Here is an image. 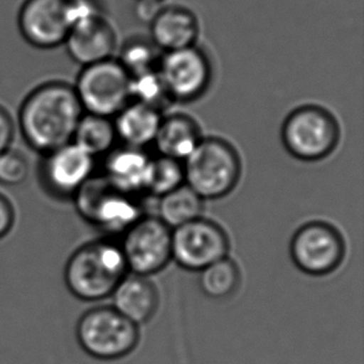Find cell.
I'll return each instance as SVG.
<instances>
[{"instance_id": "12", "label": "cell", "mask_w": 364, "mask_h": 364, "mask_svg": "<svg viewBox=\"0 0 364 364\" xmlns=\"http://www.w3.org/2000/svg\"><path fill=\"white\" fill-rule=\"evenodd\" d=\"M96 158L74 142L44 154L40 179L46 192L58 198H73L94 176Z\"/></svg>"}, {"instance_id": "17", "label": "cell", "mask_w": 364, "mask_h": 364, "mask_svg": "<svg viewBox=\"0 0 364 364\" xmlns=\"http://www.w3.org/2000/svg\"><path fill=\"white\" fill-rule=\"evenodd\" d=\"M149 159L141 148L112 149L106 154L104 177L119 191L138 196L144 192Z\"/></svg>"}, {"instance_id": "2", "label": "cell", "mask_w": 364, "mask_h": 364, "mask_svg": "<svg viewBox=\"0 0 364 364\" xmlns=\"http://www.w3.org/2000/svg\"><path fill=\"white\" fill-rule=\"evenodd\" d=\"M127 272L119 244L104 239L87 242L75 251L65 266L64 279L76 299L95 302L112 295Z\"/></svg>"}, {"instance_id": "1", "label": "cell", "mask_w": 364, "mask_h": 364, "mask_svg": "<svg viewBox=\"0 0 364 364\" xmlns=\"http://www.w3.org/2000/svg\"><path fill=\"white\" fill-rule=\"evenodd\" d=\"M74 86L51 81L33 90L19 109V127L25 142L41 154L73 142L84 114Z\"/></svg>"}, {"instance_id": "26", "label": "cell", "mask_w": 364, "mask_h": 364, "mask_svg": "<svg viewBox=\"0 0 364 364\" xmlns=\"http://www.w3.org/2000/svg\"><path fill=\"white\" fill-rule=\"evenodd\" d=\"M29 174V164L26 158L9 148L0 154V184L14 187L24 183Z\"/></svg>"}, {"instance_id": "10", "label": "cell", "mask_w": 364, "mask_h": 364, "mask_svg": "<svg viewBox=\"0 0 364 364\" xmlns=\"http://www.w3.org/2000/svg\"><path fill=\"white\" fill-rule=\"evenodd\" d=\"M230 239L225 229L205 218H198L172 230V260L182 269L200 272L228 257Z\"/></svg>"}, {"instance_id": "18", "label": "cell", "mask_w": 364, "mask_h": 364, "mask_svg": "<svg viewBox=\"0 0 364 364\" xmlns=\"http://www.w3.org/2000/svg\"><path fill=\"white\" fill-rule=\"evenodd\" d=\"M202 138L196 119L188 114H173L162 117L153 143L159 156L183 162Z\"/></svg>"}, {"instance_id": "19", "label": "cell", "mask_w": 364, "mask_h": 364, "mask_svg": "<svg viewBox=\"0 0 364 364\" xmlns=\"http://www.w3.org/2000/svg\"><path fill=\"white\" fill-rule=\"evenodd\" d=\"M117 139L127 147L141 148L154 142L162 121V112L147 105L131 101L114 116Z\"/></svg>"}, {"instance_id": "9", "label": "cell", "mask_w": 364, "mask_h": 364, "mask_svg": "<svg viewBox=\"0 0 364 364\" xmlns=\"http://www.w3.org/2000/svg\"><path fill=\"white\" fill-rule=\"evenodd\" d=\"M119 246L128 271L149 277L172 260V229L159 218L142 215L123 232Z\"/></svg>"}, {"instance_id": "28", "label": "cell", "mask_w": 364, "mask_h": 364, "mask_svg": "<svg viewBox=\"0 0 364 364\" xmlns=\"http://www.w3.org/2000/svg\"><path fill=\"white\" fill-rule=\"evenodd\" d=\"M15 213L11 203L0 194V239L9 234L11 228L14 225Z\"/></svg>"}, {"instance_id": "23", "label": "cell", "mask_w": 364, "mask_h": 364, "mask_svg": "<svg viewBox=\"0 0 364 364\" xmlns=\"http://www.w3.org/2000/svg\"><path fill=\"white\" fill-rule=\"evenodd\" d=\"M182 184H184L183 162L163 156L149 159L144 192L159 198Z\"/></svg>"}, {"instance_id": "24", "label": "cell", "mask_w": 364, "mask_h": 364, "mask_svg": "<svg viewBox=\"0 0 364 364\" xmlns=\"http://www.w3.org/2000/svg\"><path fill=\"white\" fill-rule=\"evenodd\" d=\"M131 101L147 105L159 112L173 104L157 69L131 77Z\"/></svg>"}, {"instance_id": "30", "label": "cell", "mask_w": 364, "mask_h": 364, "mask_svg": "<svg viewBox=\"0 0 364 364\" xmlns=\"http://www.w3.org/2000/svg\"><path fill=\"white\" fill-rule=\"evenodd\" d=\"M153 1H159V3H162L163 0H153Z\"/></svg>"}, {"instance_id": "22", "label": "cell", "mask_w": 364, "mask_h": 364, "mask_svg": "<svg viewBox=\"0 0 364 364\" xmlns=\"http://www.w3.org/2000/svg\"><path fill=\"white\" fill-rule=\"evenodd\" d=\"M242 284V272L235 261L229 257L214 262L200 271L199 287L213 300H225L237 292Z\"/></svg>"}, {"instance_id": "7", "label": "cell", "mask_w": 364, "mask_h": 364, "mask_svg": "<svg viewBox=\"0 0 364 364\" xmlns=\"http://www.w3.org/2000/svg\"><path fill=\"white\" fill-rule=\"evenodd\" d=\"M74 90L85 114L114 119L131 102V76L112 58L84 66Z\"/></svg>"}, {"instance_id": "13", "label": "cell", "mask_w": 364, "mask_h": 364, "mask_svg": "<svg viewBox=\"0 0 364 364\" xmlns=\"http://www.w3.org/2000/svg\"><path fill=\"white\" fill-rule=\"evenodd\" d=\"M69 0H25L18 26L25 41L38 49H54L69 34Z\"/></svg>"}, {"instance_id": "6", "label": "cell", "mask_w": 364, "mask_h": 364, "mask_svg": "<svg viewBox=\"0 0 364 364\" xmlns=\"http://www.w3.org/2000/svg\"><path fill=\"white\" fill-rule=\"evenodd\" d=\"M73 199L85 222L107 234H123L143 215L138 196L119 191L104 176H92Z\"/></svg>"}, {"instance_id": "14", "label": "cell", "mask_w": 364, "mask_h": 364, "mask_svg": "<svg viewBox=\"0 0 364 364\" xmlns=\"http://www.w3.org/2000/svg\"><path fill=\"white\" fill-rule=\"evenodd\" d=\"M75 63L89 66L114 58L117 36L104 15L80 21L70 29L64 43Z\"/></svg>"}, {"instance_id": "11", "label": "cell", "mask_w": 364, "mask_h": 364, "mask_svg": "<svg viewBox=\"0 0 364 364\" xmlns=\"http://www.w3.org/2000/svg\"><path fill=\"white\" fill-rule=\"evenodd\" d=\"M157 70L173 102L196 101L212 84L210 60L196 45L164 53L158 61Z\"/></svg>"}, {"instance_id": "29", "label": "cell", "mask_w": 364, "mask_h": 364, "mask_svg": "<svg viewBox=\"0 0 364 364\" xmlns=\"http://www.w3.org/2000/svg\"><path fill=\"white\" fill-rule=\"evenodd\" d=\"M163 6L159 1H153V0H137V6H136V15L138 19L143 23H152V20L157 16L159 10Z\"/></svg>"}, {"instance_id": "4", "label": "cell", "mask_w": 364, "mask_h": 364, "mask_svg": "<svg viewBox=\"0 0 364 364\" xmlns=\"http://www.w3.org/2000/svg\"><path fill=\"white\" fill-rule=\"evenodd\" d=\"M75 336L86 355L99 360H117L132 353L139 342L138 326L114 306H97L80 316Z\"/></svg>"}, {"instance_id": "8", "label": "cell", "mask_w": 364, "mask_h": 364, "mask_svg": "<svg viewBox=\"0 0 364 364\" xmlns=\"http://www.w3.org/2000/svg\"><path fill=\"white\" fill-rule=\"evenodd\" d=\"M291 259L306 275L325 276L340 267L346 255V242L330 223H306L290 242Z\"/></svg>"}, {"instance_id": "21", "label": "cell", "mask_w": 364, "mask_h": 364, "mask_svg": "<svg viewBox=\"0 0 364 364\" xmlns=\"http://www.w3.org/2000/svg\"><path fill=\"white\" fill-rule=\"evenodd\" d=\"M117 141L114 121L97 114H84L74 133L73 142L94 158L109 154Z\"/></svg>"}, {"instance_id": "15", "label": "cell", "mask_w": 364, "mask_h": 364, "mask_svg": "<svg viewBox=\"0 0 364 364\" xmlns=\"http://www.w3.org/2000/svg\"><path fill=\"white\" fill-rule=\"evenodd\" d=\"M152 43L164 53L194 46L199 35L197 16L181 6H166L151 23Z\"/></svg>"}, {"instance_id": "20", "label": "cell", "mask_w": 364, "mask_h": 364, "mask_svg": "<svg viewBox=\"0 0 364 364\" xmlns=\"http://www.w3.org/2000/svg\"><path fill=\"white\" fill-rule=\"evenodd\" d=\"M204 202L184 183L172 192L159 197L158 217L169 229H177L203 217Z\"/></svg>"}, {"instance_id": "3", "label": "cell", "mask_w": 364, "mask_h": 364, "mask_svg": "<svg viewBox=\"0 0 364 364\" xmlns=\"http://www.w3.org/2000/svg\"><path fill=\"white\" fill-rule=\"evenodd\" d=\"M242 168V158L232 143L202 138L183 161L184 183L203 200L222 199L237 188Z\"/></svg>"}, {"instance_id": "25", "label": "cell", "mask_w": 364, "mask_h": 364, "mask_svg": "<svg viewBox=\"0 0 364 364\" xmlns=\"http://www.w3.org/2000/svg\"><path fill=\"white\" fill-rule=\"evenodd\" d=\"M119 64L122 65L131 77L157 69L159 58L157 48L152 41L133 39L127 41L119 54Z\"/></svg>"}, {"instance_id": "16", "label": "cell", "mask_w": 364, "mask_h": 364, "mask_svg": "<svg viewBox=\"0 0 364 364\" xmlns=\"http://www.w3.org/2000/svg\"><path fill=\"white\" fill-rule=\"evenodd\" d=\"M111 296L114 309L134 325L147 323L157 314L159 294L146 276H126Z\"/></svg>"}, {"instance_id": "27", "label": "cell", "mask_w": 364, "mask_h": 364, "mask_svg": "<svg viewBox=\"0 0 364 364\" xmlns=\"http://www.w3.org/2000/svg\"><path fill=\"white\" fill-rule=\"evenodd\" d=\"M14 139V122L6 109L0 106V154L9 149Z\"/></svg>"}, {"instance_id": "5", "label": "cell", "mask_w": 364, "mask_h": 364, "mask_svg": "<svg viewBox=\"0 0 364 364\" xmlns=\"http://www.w3.org/2000/svg\"><path fill=\"white\" fill-rule=\"evenodd\" d=\"M338 121L328 109L306 105L294 109L282 123L281 139L286 151L302 162L328 157L340 142Z\"/></svg>"}]
</instances>
